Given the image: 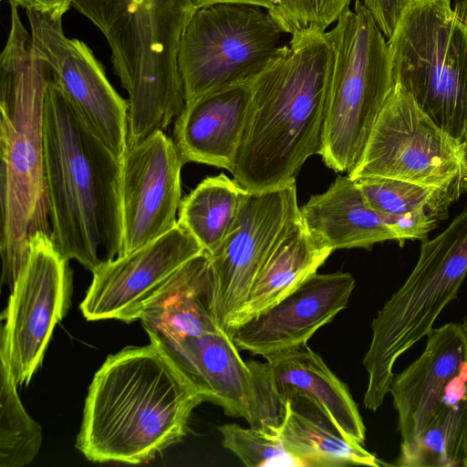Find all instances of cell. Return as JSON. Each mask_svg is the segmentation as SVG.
<instances>
[{
	"mask_svg": "<svg viewBox=\"0 0 467 467\" xmlns=\"http://www.w3.org/2000/svg\"><path fill=\"white\" fill-rule=\"evenodd\" d=\"M285 33L266 8L242 3L195 7L178 54L185 104L255 78L277 54Z\"/></svg>",
	"mask_w": 467,
	"mask_h": 467,
	"instance_id": "9c48e42d",
	"label": "cell"
},
{
	"mask_svg": "<svg viewBox=\"0 0 467 467\" xmlns=\"http://www.w3.org/2000/svg\"><path fill=\"white\" fill-rule=\"evenodd\" d=\"M332 253L312 234L300 215L256 276L234 328L294 291L316 274Z\"/></svg>",
	"mask_w": 467,
	"mask_h": 467,
	"instance_id": "cb8c5ba5",
	"label": "cell"
},
{
	"mask_svg": "<svg viewBox=\"0 0 467 467\" xmlns=\"http://www.w3.org/2000/svg\"><path fill=\"white\" fill-rule=\"evenodd\" d=\"M195 7L215 3H242L259 5L269 10L273 15L276 8V0H193Z\"/></svg>",
	"mask_w": 467,
	"mask_h": 467,
	"instance_id": "1f68e13d",
	"label": "cell"
},
{
	"mask_svg": "<svg viewBox=\"0 0 467 467\" xmlns=\"http://www.w3.org/2000/svg\"><path fill=\"white\" fill-rule=\"evenodd\" d=\"M184 164L173 139L163 130L127 148L120 158L122 237L119 255L157 240L176 226Z\"/></svg>",
	"mask_w": 467,
	"mask_h": 467,
	"instance_id": "5bb4252c",
	"label": "cell"
},
{
	"mask_svg": "<svg viewBox=\"0 0 467 467\" xmlns=\"http://www.w3.org/2000/svg\"><path fill=\"white\" fill-rule=\"evenodd\" d=\"M0 467H22L36 456L42 429L26 411L16 391L5 349L1 347Z\"/></svg>",
	"mask_w": 467,
	"mask_h": 467,
	"instance_id": "4316f807",
	"label": "cell"
},
{
	"mask_svg": "<svg viewBox=\"0 0 467 467\" xmlns=\"http://www.w3.org/2000/svg\"><path fill=\"white\" fill-rule=\"evenodd\" d=\"M44 157L51 235L91 273L119 255L120 158L82 120L51 78L44 100Z\"/></svg>",
	"mask_w": 467,
	"mask_h": 467,
	"instance_id": "3957f363",
	"label": "cell"
},
{
	"mask_svg": "<svg viewBox=\"0 0 467 467\" xmlns=\"http://www.w3.org/2000/svg\"><path fill=\"white\" fill-rule=\"evenodd\" d=\"M107 358L86 398L78 450L95 462H146L187 433L203 395L153 338Z\"/></svg>",
	"mask_w": 467,
	"mask_h": 467,
	"instance_id": "6da1fadb",
	"label": "cell"
},
{
	"mask_svg": "<svg viewBox=\"0 0 467 467\" xmlns=\"http://www.w3.org/2000/svg\"><path fill=\"white\" fill-rule=\"evenodd\" d=\"M426 337L423 352L394 376L389 389L402 441H412L426 429L446 385L467 360V337L462 324L433 327Z\"/></svg>",
	"mask_w": 467,
	"mask_h": 467,
	"instance_id": "d6986e66",
	"label": "cell"
},
{
	"mask_svg": "<svg viewBox=\"0 0 467 467\" xmlns=\"http://www.w3.org/2000/svg\"><path fill=\"white\" fill-rule=\"evenodd\" d=\"M326 31L331 46L320 156L336 172L350 174L393 88L388 40L361 0Z\"/></svg>",
	"mask_w": 467,
	"mask_h": 467,
	"instance_id": "ba28073f",
	"label": "cell"
},
{
	"mask_svg": "<svg viewBox=\"0 0 467 467\" xmlns=\"http://www.w3.org/2000/svg\"><path fill=\"white\" fill-rule=\"evenodd\" d=\"M400 467H467V393L443 397L426 429L401 441Z\"/></svg>",
	"mask_w": 467,
	"mask_h": 467,
	"instance_id": "484cf974",
	"label": "cell"
},
{
	"mask_svg": "<svg viewBox=\"0 0 467 467\" xmlns=\"http://www.w3.org/2000/svg\"><path fill=\"white\" fill-rule=\"evenodd\" d=\"M354 180L369 207L397 216L424 213L441 221L447 217L450 205L460 198L452 191L403 180L386 177Z\"/></svg>",
	"mask_w": 467,
	"mask_h": 467,
	"instance_id": "83f0119b",
	"label": "cell"
},
{
	"mask_svg": "<svg viewBox=\"0 0 467 467\" xmlns=\"http://www.w3.org/2000/svg\"><path fill=\"white\" fill-rule=\"evenodd\" d=\"M265 362L246 361L254 378L255 404L251 428L276 433L287 391L306 394L327 413L342 435L364 444L366 427L346 383L306 344L265 357Z\"/></svg>",
	"mask_w": 467,
	"mask_h": 467,
	"instance_id": "9a60e30c",
	"label": "cell"
},
{
	"mask_svg": "<svg viewBox=\"0 0 467 467\" xmlns=\"http://www.w3.org/2000/svg\"><path fill=\"white\" fill-rule=\"evenodd\" d=\"M210 259L202 253L180 267L144 305L139 320L160 344L220 328L210 311Z\"/></svg>",
	"mask_w": 467,
	"mask_h": 467,
	"instance_id": "7402d4cb",
	"label": "cell"
},
{
	"mask_svg": "<svg viewBox=\"0 0 467 467\" xmlns=\"http://www.w3.org/2000/svg\"><path fill=\"white\" fill-rule=\"evenodd\" d=\"M300 215L296 181L261 192L244 191L224 241L215 254H207L210 311L227 334H231L259 272Z\"/></svg>",
	"mask_w": 467,
	"mask_h": 467,
	"instance_id": "8fae6325",
	"label": "cell"
},
{
	"mask_svg": "<svg viewBox=\"0 0 467 467\" xmlns=\"http://www.w3.org/2000/svg\"><path fill=\"white\" fill-rule=\"evenodd\" d=\"M160 345L205 401L251 423L255 403L254 378L229 334L218 328Z\"/></svg>",
	"mask_w": 467,
	"mask_h": 467,
	"instance_id": "ffe728a7",
	"label": "cell"
},
{
	"mask_svg": "<svg viewBox=\"0 0 467 467\" xmlns=\"http://www.w3.org/2000/svg\"><path fill=\"white\" fill-rule=\"evenodd\" d=\"M282 402L285 410L276 435L304 467L382 465L362 444L347 440L322 407L306 394L287 391Z\"/></svg>",
	"mask_w": 467,
	"mask_h": 467,
	"instance_id": "603a6c76",
	"label": "cell"
},
{
	"mask_svg": "<svg viewBox=\"0 0 467 467\" xmlns=\"http://www.w3.org/2000/svg\"><path fill=\"white\" fill-rule=\"evenodd\" d=\"M13 2L26 10H36L51 15L54 17H62L71 7V0H7Z\"/></svg>",
	"mask_w": 467,
	"mask_h": 467,
	"instance_id": "4dcf8cb0",
	"label": "cell"
},
{
	"mask_svg": "<svg viewBox=\"0 0 467 467\" xmlns=\"http://www.w3.org/2000/svg\"><path fill=\"white\" fill-rule=\"evenodd\" d=\"M104 35L128 93V146L164 130L185 107L178 54L193 0H71Z\"/></svg>",
	"mask_w": 467,
	"mask_h": 467,
	"instance_id": "5b68a950",
	"label": "cell"
},
{
	"mask_svg": "<svg viewBox=\"0 0 467 467\" xmlns=\"http://www.w3.org/2000/svg\"><path fill=\"white\" fill-rule=\"evenodd\" d=\"M68 261L51 234L40 232L11 290L1 330V347L16 385H27L42 363L54 327L66 315L71 296Z\"/></svg>",
	"mask_w": 467,
	"mask_h": 467,
	"instance_id": "7c38bea8",
	"label": "cell"
},
{
	"mask_svg": "<svg viewBox=\"0 0 467 467\" xmlns=\"http://www.w3.org/2000/svg\"><path fill=\"white\" fill-rule=\"evenodd\" d=\"M461 324H462V328H463V330H464V333H465V335H466V337H467V314H466V315H465V317H463L462 322Z\"/></svg>",
	"mask_w": 467,
	"mask_h": 467,
	"instance_id": "836d02e7",
	"label": "cell"
},
{
	"mask_svg": "<svg viewBox=\"0 0 467 467\" xmlns=\"http://www.w3.org/2000/svg\"><path fill=\"white\" fill-rule=\"evenodd\" d=\"M218 429L223 446L248 467H304L285 450L276 434L235 423L223 424Z\"/></svg>",
	"mask_w": 467,
	"mask_h": 467,
	"instance_id": "f1b7e54d",
	"label": "cell"
},
{
	"mask_svg": "<svg viewBox=\"0 0 467 467\" xmlns=\"http://www.w3.org/2000/svg\"><path fill=\"white\" fill-rule=\"evenodd\" d=\"M254 79L185 104L175 119L172 138L185 163L232 171L247 119Z\"/></svg>",
	"mask_w": 467,
	"mask_h": 467,
	"instance_id": "44dd1931",
	"label": "cell"
},
{
	"mask_svg": "<svg viewBox=\"0 0 467 467\" xmlns=\"http://www.w3.org/2000/svg\"><path fill=\"white\" fill-rule=\"evenodd\" d=\"M354 287L349 273H316L277 303L235 327L230 336L240 350L264 358L306 344L347 307Z\"/></svg>",
	"mask_w": 467,
	"mask_h": 467,
	"instance_id": "ac0fdd59",
	"label": "cell"
},
{
	"mask_svg": "<svg viewBox=\"0 0 467 467\" xmlns=\"http://www.w3.org/2000/svg\"><path fill=\"white\" fill-rule=\"evenodd\" d=\"M244 191L224 173L207 177L182 200L177 223L213 255L235 221Z\"/></svg>",
	"mask_w": 467,
	"mask_h": 467,
	"instance_id": "d4e9b609",
	"label": "cell"
},
{
	"mask_svg": "<svg viewBox=\"0 0 467 467\" xmlns=\"http://www.w3.org/2000/svg\"><path fill=\"white\" fill-rule=\"evenodd\" d=\"M467 275V204L436 237L423 240L412 271L378 311L362 364L368 372L363 402L376 411L394 379L399 358L433 328L457 298Z\"/></svg>",
	"mask_w": 467,
	"mask_h": 467,
	"instance_id": "52a82bcc",
	"label": "cell"
},
{
	"mask_svg": "<svg viewBox=\"0 0 467 467\" xmlns=\"http://www.w3.org/2000/svg\"><path fill=\"white\" fill-rule=\"evenodd\" d=\"M331 54L326 31L297 33L254 79L231 171L244 189L295 182L306 161L320 154Z\"/></svg>",
	"mask_w": 467,
	"mask_h": 467,
	"instance_id": "7a4b0ae2",
	"label": "cell"
},
{
	"mask_svg": "<svg viewBox=\"0 0 467 467\" xmlns=\"http://www.w3.org/2000/svg\"><path fill=\"white\" fill-rule=\"evenodd\" d=\"M300 212L307 229L333 252L369 249L385 241L403 245L408 240H426L440 222L424 213L397 216L372 209L348 174L337 176L327 191L310 196Z\"/></svg>",
	"mask_w": 467,
	"mask_h": 467,
	"instance_id": "e0dca14e",
	"label": "cell"
},
{
	"mask_svg": "<svg viewBox=\"0 0 467 467\" xmlns=\"http://www.w3.org/2000/svg\"><path fill=\"white\" fill-rule=\"evenodd\" d=\"M394 85L467 143V0H410L388 39Z\"/></svg>",
	"mask_w": 467,
	"mask_h": 467,
	"instance_id": "8992f818",
	"label": "cell"
},
{
	"mask_svg": "<svg viewBox=\"0 0 467 467\" xmlns=\"http://www.w3.org/2000/svg\"><path fill=\"white\" fill-rule=\"evenodd\" d=\"M10 4V29L0 56V196L2 283L13 289L31 239L51 234L43 112L51 70Z\"/></svg>",
	"mask_w": 467,
	"mask_h": 467,
	"instance_id": "277c9868",
	"label": "cell"
},
{
	"mask_svg": "<svg viewBox=\"0 0 467 467\" xmlns=\"http://www.w3.org/2000/svg\"><path fill=\"white\" fill-rule=\"evenodd\" d=\"M26 11L34 47L53 80L90 130L121 158L128 147V100L112 87L88 46L66 36L62 17Z\"/></svg>",
	"mask_w": 467,
	"mask_h": 467,
	"instance_id": "4fadbf2b",
	"label": "cell"
},
{
	"mask_svg": "<svg viewBox=\"0 0 467 467\" xmlns=\"http://www.w3.org/2000/svg\"><path fill=\"white\" fill-rule=\"evenodd\" d=\"M351 0H276L274 16L286 34L325 32Z\"/></svg>",
	"mask_w": 467,
	"mask_h": 467,
	"instance_id": "f546056e",
	"label": "cell"
},
{
	"mask_svg": "<svg viewBox=\"0 0 467 467\" xmlns=\"http://www.w3.org/2000/svg\"><path fill=\"white\" fill-rule=\"evenodd\" d=\"M462 161L464 167V177L462 180V191H467V143L462 145Z\"/></svg>",
	"mask_w": 467,
	"mask_h": 467,
	"instance_id": "d6a6232c",
	"label": "cell"
},
{
	"mask_svg": "<svg viewBox=\"0 0 467 467\" xmlns=\"http://www.w3.org/2000/svg\"><path fill=\"white\" fill-rule=\"evenodd\" d=\"M203 253L180 224L157 240L100 265L80 309L86 319H139L144 305L185 263Z\"/></svg>",
	"mask_w": 467,
	"mask_h": 467,
	"instance_id": "2e32d148",
	"label": "cell"
},
{
	"mask_svg": "<svg viewBox=\"0 0 467 467\" xmlns=\"http://www.w3.org/2000/svg\"><path fill=\"white\" fill-rule=\"evenodd\" d=\"M463 193L462 145L441 129L399 85L391 89L355 170Z\"/></svg>",
	"mask_w": 467,
	"mask_h": 467,
	"instance_id": "30bf717a",
	"label": "cell"
}]
</instances>
